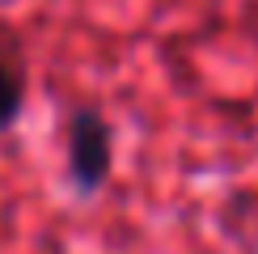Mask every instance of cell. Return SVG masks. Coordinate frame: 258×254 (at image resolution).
I'll use <instances>...</instances> for the list:
<instances>
[{"mask_svg":"<svg viewBox=\"0 0 258 254\" xmlns=\"http://www.w3.org/2000/svg\"><path fill=\"white\" fill-rule=\"evenodd\" d=\"M21 106H26V55L17 34L0 21V132L21 119Z\"/></svg>","mask_w":258,"mask_h":254,"instance_id":"obj_2","label":"cell"},{"mask_svg":"<svg viewBox=\"0 0 258 254\" xmlns=\"http://www.w3.org/2000/svg\"><path fill=\"white\" fill-rule=\"evenodd\" d=\"M114 169V132L93 106H77L68 119V186L77 195H93L106 186Z\"/></svg>","mask_w":258,"mask_h":254,"instance_id":"obj_1","label":"cell"}]
</instances>
